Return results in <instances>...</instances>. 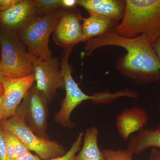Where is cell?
<instances>
[{"label": "cell", "instance_id": "3", "mask_svg": "<svg viewBox=\"0 0 160 160\" xmlns=\"http://www.w3.org/2000/svg\"><path fill=\"white\" fill-rule=\"evenodd\" d=\"M115 30L125 37L144 35L152 45L160 38V0H125L122 18Z\"/></svg>", "mask_w": 160, "mask_h": 160}, {"label": "cell", "instance_id": "27", "mask_svg": "<svg viewBox=\"0 0 160 160\" xmlns=\"http://www.w3.org/2000/svg\"><path fill=\"white\" fill-rule=\"evenodd\" d=\"M5 77L3 72L0 69V83H3L5 79Z\"/></svg>", "mask_w": 160, "mask_h": 160}, {"label": "cell", "instance_id": "30", "mask_svg": "<svg viewBox=\"0 0 160 160\" xmlns=\"http://www.w3.org/2000/svg\"><path fill=\"white\" fill-rule=\"evenodd\" d=\"M159 109H160V103H159Z\"/></svg>", "mask_w": 160, "mask_h": 160}, {"label": "cell", "instance_id": "15", "mask_svg": "<svg viewBox=\"0 0 160 160\" xmlns=\"http://www.w3.org/2000/svg\"><path fill=\"white\" fill-rule=\"evenodd\" d=\"M82 21L83 42H87L114 30L119 23L114 20L93 16L82 18Z\"/></svg>", "mask_w": 160, "mask_h": 160}, {"label": "cell", "instance_id": "23", "mask_svg": "<svg viewBox=\"0 0 160 160\" xmlns=\"http://www.w3.org/2000/svg\"><path fill=\"white\" fill-rule=\"evenodd\" d=\"M14 160H41V159L38 156L32 154L29 151L25 154L18 157Z\"/></svg>", "mask_w": 160, "mask_h": 160}, {"label": "cell", "instance_id": "22", "mask_svg": "<svg viewBox=\"0 0 160 160\" xmlns=\"http://www.w3.org/2000/svg\"><path fill=\"white\" fill-rule=\"evenodd\" d=\"M0 160H9L6 150V142L3 136L2 129L0 127Z\"/></svg>", "mask_w": 160, "mask_h": 160}, {"label": "cell", "instance_id": "1", "mask_svg": "<svg viewBox=\"0 0 160 160\" xmlns=\"http://www.w3.org/2000/svg\"><path fill=\"white\" fill-rule=\"evenodd\" d=\"M108 46H118L126 50L115 65L117 70L123 76L138 84L160 81V62L146 36L125 37L114 29L86 42L85 53L89 56L94 50Z\"/></svg>", "mask_w": 160, "mask_h": 160}, {"label": "cell", "instance_id": "29", "mask_svg": "<svg viewBox=\"0 0 160 160\" xmlns=\"http://www.w3.org/2000/svg\"><path fill=\"white\" fill-rule=\"evenodd\" d=\"M3 99V95L0 96V108H1V106H2V103Z\"/></svg>", "mask_w": 160, "mask_h": 160}, {"label": "cell", "instance_id": "7", "mask_svg": "<svg viewBox=\"0 0 160 160\" xmlns=\"http://www.w3.org/2000/svg\"><path fill=\"white\" fill-rule=\"evenodd\" d=\"M48 104L45 96L34 84L26 92L16 114L20 116L39 137L50 140L47 132Z\"/></svg>", "mask_w": 160, "mask_h": 160}, {"label": "cell", "instance_id": "4", "mask_svg": "<svg viewBox=\"0 0 160 160\" xmlns=\"http://www.w3.org/2000/svg\"><path fill=\"white\" fill-rule=\"evenodd\" d=\"M66 9L61 8L44 15L36 17L17 32L19 39L35 58L53 57L49 46V38Z\"/></svg>", "mask_w": 160, "mask_h": 160}, {"label": "cell", "instance_id": "2", "mask_svg": "<svg viewBox=\"0 0 160 160\" xmlns=\"http://www.w3.org/2000/svg\"><path fill=\"white\" fill-rule=\"evenodd\" d=\"M74 46L64 49L60 63L64 82L66 96L61 103L60 110L56 113L54 120L56 123L68 129H72L75 126L70 116L72 111L83 102L90 100L94 104H109L121 97L130 96V92L127 89L110 92L108 91L96 92L92 95L85 94L73 79L72 74L71 66L69 57Z\"/></svg>", "mask_w": 160, "mask_h": 160}, {"label": "cell", "instance_id": "6", "mask_svg": "<svg viewBox=\"0 0 160 160\" xmlns=\"http://www.w3.org/2000/svg\"><path fill=\"white\" fill-rule=\"evenodd\" d=\"M0 127L17 136L29 151L35 152L42 160L58 157L66 153L64 146L56 141L40 138L34 133L17 114L1 122Z\"/></svg>", "mask_w": 160, "mask_h": 160}, {"label": "cell", "instance_id": "14", "mask_svg": "<svg viewBox=\"0 0 160 160\" xmlns=\"http://www.w3.org/2000/svg\"><path fill=\"white\" fill-rule=\"evenodd\" d=\"M149 148L160 150V126L154 129H143L137 135H132L126 149L132 154H140Z\"/></svg>", "mask_w": 160, "mask_h": 160}, {"label": "cell", "instance_id": "20", "mask_svg": "<svg viewBox=\"0 0 160 160\" xmlns=\"http://www.w3.org/2000/svg\"><path fill=\"white\" fill-rule=\"evenodd\" d=\"M6 131L7 132L8 136L11 140L17 157L25 154L28 152L30 151L27 146L22 142V140L20 139L19 138H18L17 136L12 133L10 132L7 130Z\"/></svg>", "mask_w": 160, "mask_h": 160}, {"label": "cell", "instance_id": "25", "mask_svg": "<svg viewBox=\"0 0 160 160\" xmlns=\"http://www.w3.org/2000/svg\"><path fill=\"white\" fill-rule=\"evenodd\" d=\"M147 160H160V150L157 148H152Z\"/></svg>", "mask_w": 160, "mask_h": 160}, {"label": "cell", "instance_id": "13", "mask_svg": "<svg viewBox=\"0 0 160 160\" xmlns=\"http://www.w3.org/2000/svg\"><path fill=\"white\" fill-rule=\"evenodd\" d=\"M78 6L86 9L90 16L114 20L122 18L125 1L121 0H78Z\"/></svg>", "mask_w": 160, "mask_h": 160}, {"label": "cell", "instance_id": "16", "mask_svg": "<svg viewBox=\"0 0 160 160\" xmlns=\"http://www.w3.org/2000/svg\"><path fill=\"white\" fill-rule=\"evenodd\" d=\"M98 129L92 126L86 129L83 145L75 160H106L98 144Z\"/></svg>", "mask_w": 160, "mask_h": 160}, {"label": "cell", "instance_id": "31", "mask_svg": "<svg viewBox=\"0 0 160 160\" xmlns=\"http://www.w3.org/2000/svg\"><path fill=\"white\" fill-rule=\"evenodd\" d=\"M0 58H1V54H0Z\"/></svg>", "mask_w": 160, "mask_h": 160}, {"label": "cell", "instance_id": "5", "mask_svg": "<svg viewBox=\"0 0 160 160\" xmlns=\"http://www.w3.org/2000/svg\"><path fill=\"white\" fill-rule=\"evenodd\" d=\"M0 69L5 77L18 78L34 73L36 59L27 50L17 32L0 28Z\"/></svg>", "mask_w": 160, "mask_h": 160}, {"label": "cell", "instance_id": "19", "mask_svg": "<svg viewBox=\"0 0 160 160\" xmlns=\"http://www.w3.org/2000/svg\"><path fill=\"white\" fill-rule=\"evenodd\" d=\"M102 151L106 160H132L133 155L127 149L113 150L107 149Z\"/></svg>", "mask_w": 160, "mask_h": 160}, {"label": "cell", "instance_id": "8", "mask_svg": "<svg viewBox=\"0 0 160 160\" xmlns=\"http://www.w3.org/2000/svg\"><path fill=\"white\" fill-rule=\"evenodd\" d=\"M36 86L44 94L48 103L58 89H65L61 63L57 58H37L34 63Z\"/></svg>", "mask_w": 160, "mask_h": 160}, {"label": "cell", "instance_id": "24", "mask_svg": "<svg viewBox=\"0 0 160 160\" xmlns=\"http://www.w3.org/2000/svg\"><path fill=\"white\" fill-rule=\"evenodd\" d=\"M78 0H62V7L64 9H71L78 6Z\"/></svg>", "mask_w": 160, "mask_h": 160}, {"label": "cell", "instance_id": "11", "mask_svg": "<svg viewBox=\"0 0 160 160\" xmlns=\"http://www.w3.org/2000/svg\"><path fill=\"white\" fill-rule=\"evenodd\" d=\"M35 17V0H20L11 8L0 12V28L17 32Z\"/></svg>", "mask_w": 160, "mask_h": 160}, {"label": "cell", "instance_id": "10", "mask_svg": "<svg viewBox=\"0 0 160 160\" xmlns=\"http://www.w3.org/2000/svg\"><path fill=\"white\" fill-rule=\"evenodd\" d=\"M81 12L73 9H67L62 15L52 32V39L57 45L65 49L83 42Z\"/></svg>", "mask_w": 160, "mask_h": 160}, {"label": "cell", "instance_id": "21", "mask_svg": "<svg viewBox=\"0 0 160 160\" xmlns=\"http://www.w3.org/2000/svg\"><path fill=\"white\" fill-rule=\"evenodd\" d=\"M2 133L3 136H4V138H5V142H6V150H7L8 159L9 160H14L17 158V156L15 152L14 148H13L12 143L11 142V140L8 136L7 132L6 130L2 129Z\"/></svg>", "mask_w": 160, "mask_h": 160}, {"label": "cell", "instance_id": "12", "mask_svg": "<svg viewBox=\"0 0 160 160\" xmlns=\"http://www.w3.org/2000/svg\"><path fill=\"white\" fill-rule=\"evenodd\" d=\"M148 120L149 116L146 110L135 106L124 109L118 116L116 126L120 137L127 141L132 134L144 129Z\"/></svg>", "mask_w": 160, "mask_h": 160}, {"label": "cell", "instance_id": "26", "mask_svg": "<svg viewBox=\"0 0 160 160\" xmlns=\"http://www.w3.org/2000/svg\"><path fill=\"white\" fill-rule=\"evenodd\" d=\"M152 46L160 62V38L152 44Z\"/></svg>", "mask_w": 160, "mask_h": 160}, {"label": "cell", "instance_id": "9", "mask_svg": "<svg viewBox=\"0 0 160 160\" xmlns=\"http://www.w3.org/2000/svg\"><path fill=\"white\" fill-rule=\"evenodd\" d=\"M35 82L34 73L25 77L5 78L3 99L0 108V122L14 116L26 92Z\"/></svg>", "mask_w": 160, "mask_h": 160}, {"label": "cell", "instance_id": "17", "mask_svg": "<svg viewBox=\"0 0 160 160\" xmlns=\"http://www.w3.org/2000/svg\"><path fill=\"white\" fill-rule=\"evenodd\" d=\"M36 17H39L62 8V0H35Z\"/></svg>", "mask_w": 160, "mask_h": 160}, {"label": "cell", "instance_id": "18", "mask_svg": "<svg viewBox=\"0 0 160 160\" xmlns=\"http://www.w3.org/2000/svg\"><path fill=\"white\" fill-rule=\"evenodd\" d=\"M84 135L83 131L80 132L76 140L72 145L71 148L63 155L50 159L41 160H75L77 153L81 150Z\"/></svg>", "mask_w": 160, "mask_h": 160}, {"label": "cell", "instance_id": "28", "mask_svg": "<svg viewBox=\"0 0 160 160\" xmlns=\"http://www.w3.org/2000/svg\"><path fill=\"white\" fill-rule=\"evenodd\" d=\"M4 93V87L2 83H0V96H2Z\"/></svg>", "mask_w": 160, "mask_h": 160}]
</instances>
